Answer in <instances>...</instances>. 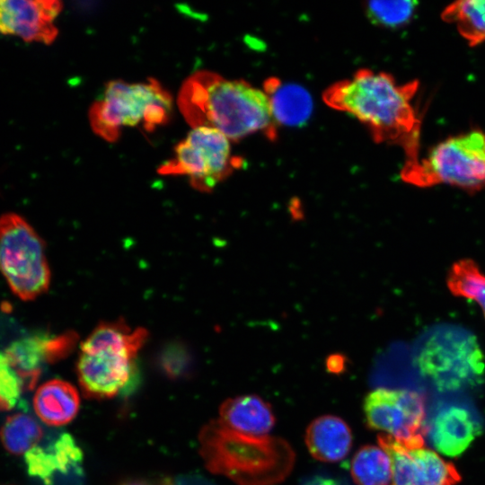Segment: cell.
<instances>
[{
    "mask_svg": "<svg viewBox=\"0 0 485 485\" xmlns=\"http://www.w3.org/2000/svg\"><path fill=\"white\" fill-rule=\"evenodd\" d=\"M419 84H397L390 74L360 69L329 86L322 98L366 125L376 143L400 146L409 166L419 160L421 119L412 103Z\"/></svg>",
    "mask_w": 485,
    "mask_h": 485,
    "instance_id": "cell-1",
    "label": "cell"
},
{
    "mask_svg": "<svg viewBox=\"0 0 485 485\" xmlns=\"http://www.w3.org/2000/svg\"><path fill=\"white\" fill-rule=\"evenodd\" d=\"M177 100L192 128L216 129L230 141L254 133H262L270 140L277 137L278 125L266 93L243 80L198 71L184 81Z\"/></svg>",
    "mask_w": 485,
    "mask_h": 485,
    "instance_id": "cell-2",
    "label": "cell"
},
{
    "mask_svg": "<svg viewBox=\"0 0 485 485\" xmlns=\"http://www.w3.org/2000/svg\"><path fill=\"white\" fill-rule=\"evenodd\" d=\"M200 454L207 468L238 485H275L291 472L295 453L284 439L234 432L217 419L199 434Z\"/></svg>",
    "mask_w": 485,
    "mask_h": 485,
    "instance_id": "cell-3",
    "label": "cell"
},
{
    "mask_svg": "<svg viewBox=\"0 0 485 485\" xmlns=\"http://www.w3.org/2000/svg\"><path fill=\"white\" fill-rule=\"evenodd\" d=\"M147 336L146 330L119 321L99 324L80 347L76 370L84 393L103 399L122 390Z\"/></svg>",
    "mask_w": 485,
    "mask_h": 485,
    "instance_id": "cell-4",
    "label": "cell"
},
{
    "mask_svg": "<svg viewBox=\"0 0 485 485\" xmlns=\"http://www.w3.org/2000/svg\"><path fill=\"white\" fill-rule=\"evenodd\" d=\"M172 111V97L155 79L142 83L110 81L91 106L90 125L96 135L116 141L127 127L152 131L166 124Z\"/></svg>",
    "mask_w": 485,
    "mask_h": 485,
    "instance_id": "cell-5",
    "label": "cell"
},
{
    "mask_svg": "<svg viewBox=\"0 0 485 485\" xmlns=\"http://www.w3.org/2000/svg\"><path fill=\"white\" fill-rule=\"evenodd\" d=\"M401 178L418 187L449 184L470 193L485 189V132L472 129L450 137L403 166Z\"/></svg>",
    "mask_w": 485,
    "mask_h": 485,
    "instance_id": "cell-6",
    "label": "cell"
},
{
    "mask_svg": "<svg viewBox=\"0 0 485 485\" xmlns=\"http://www.w3.org/2000/svg\"><path fill=\"white\" fill-rule=\"evenodd\" d=\"M0 273L13 294L22 301L44 294L50 283L42 239L14 213L0 216Z\"/></svg>",
    "mask_w": 485,
    "mask_h": 485,
    "instance_id": "cell-7",
    "label": "cell"
},
{
    "mask_svg": "<svg viewBox=\"0 0 485 485\" xmlns=\"http://www.w3.org/2000/svg\"><path fill=\"white\" fill-rule=\"evenodd\" d=\"M242 165V159L232 154L231 141L223 133L198 127L176 146L173 156L158 172L184 175L193 188L209 192Z\"/></svg>",
    "mask_w": 485,
    "mask_h": 485,
    "instance_id": "cell-8",
    "label": "cell"
},
{
    "mask_svg": "<svg viewBox=\"0 0 485 485\" xmlns=\"http://www.w3.org/2000/svg\"><path fill=\"white\" fill-rule=\"evenodd\" d=\"M425 398L410 390L377 388L364 400L366 424L412 447L424 446Z\"/></svg>",
    "mask_w": 485,
    "mask_h": 485,
    "instance_id": "cell-9",
    "label": "cell"
},
{
    "mask_svg": "<svg viewBox=\"0 0 485 485\" xmlns=\"http://www.w3.org/2000/svg\"><path fill=\"white\" fill-rule=\"evenodd\" d=\"M421 372L442 391L457 390L482 381V355L472 338H432L418 357Z\"/></svg>",
    "mask_w": 485,
    "mask_h": 485,
    "instance_id": "cell-10",
    "label": "cell"
},
{
    "mask_svg": "<svg viewBox=\"0 0 485 485\" xmlns=\"http://www.w3.org/2000/svg\"><path fill=\"white\" fill-rule=\"evenodd\" d=\"M377 441L391 460L392 485H456L461 481L452 463L424 446H409L383 433Z\"/></svg>",
    "mask_w": 485,
    "mask_h": 485,
    "instance_id": "cell-11",
    "label": "cell"
},
{
    "mask_svg": "<svg viewBox=\"0 0 485 485\" xmlns=\"http://www.w3.org/2000/svg\"><path fill=\"white\" fill-rule=\"evenodd\" d=\"M61 10L57 0H0V33L51 44L58 34L55 20Z\"/></svg>",
    "mask_w": 485,
    "mask_h": 485,
    "instance_id": "cell-12",
    "label": "cell"
},
{
    "mask_svg": "<svg viewBox=\"0 0 485 485\" xmlns=\"http://www.w3.org/2000/svg\"><path fill=\"white\" fill-rule=\"evenodd\" d=\"M481 426L470 410L451 405L441 409L425 426V436L441 454L457 456L481 434Z\"/></svg>",
    "mask_w": 485,
    "mask_h": 485,
    "instance_id": "cell-13",
    "label": "cell"
},
{
    "mask_svg": "<svg viewBox=\"0 0 485 485\" xmlns=\"http://www.w3.org/2000/svg\"><path fill=\"white\" fill-rule=\"evenodd\" d=\"M217 420L234 432L253 436H267L275 425L270 404L257 395L226 400L220 407Z\"/></svg>",
    "mask_w": 485,
    "mask_h": 485,
    "instance_id": "cell-14",
    "label": "cell"
},
{
    "mask_svg": "<svg viewBox=\"0 0 485 485\" xmlns=\"http://www.w3.org/2000/svg\"><path fill=\"white\" fill-rule=\"evenodd\" d=\"M28 472L48 484L57 472L66 473L77 467L83 453L67 433L60 434L48 445H36L24 454Z\"/></svg>",
    "mask_w": 485,
    "mask_h": 485,
    "instance_id": "cell-15",
    "label": "cell"
},
{
    "mask_svg": "<svg viewBox=\"0 0 485 485\" xmlns=\"http://www.w3.org/2000/svg\"><path fill=\"white\" fill-rule=\"evenodd\" d=\"M305 443L313 458L334 463L344 459L352 446V434L340 418L324 415L313 419L305 433Z\"/></svg>",
    "mask_w": 485,
    "mask_h": 485,
    "instance_id": "cell-16",
    "label": "cell"
},
{
    "mask_svg": "<svg viewBox=\"0 0 485 485\" xmlns=\"http://www.w3.org/2000/svg\"><path fill=\"white\" fill-rule=\"evenodd\" d=\"M266 93L277 125L297 127L304 125L313 111V99L302 86L269 78L264 83Z\"/></svg>",
    "mask_w": 485,
    "mask_h": 485,
    "instance_id": "cell-17",
    "label": "cell"
},
{
    "mask_svg": "<svg viewBox=\"0 0 485 485\" xmlns=\"http://www.w3.org/2000/svg\"><path fill=\"white\" fill-rule=\"evenodd\" d=\"M80 399L76 389L67 382L51 380L41 384L35 392L33 407L37 416L46 424L61 426L77 414Z\"/></svg>",
    "mask_w": 485,
    "mask_h": 485,
    "instance_id": "cell-18",
    "label": "cell"
},
{
    "mask_svg": "<svg viewBox=\"0 0 485 485\" xmlns=\"http://www.w3.org/2000/svg\"><path fill=\"white\" fill-rule=\"evenodd\" d=\"M444 22L455 25L459 34L474 47L485 42V0H461L441 13Z\"/></svg>",
    "mask_w": 485,
    "mask_h": 485,
    "instance_id": "cell-19",
    "label": "cell"
},
{
    "mask_svg": "<svg viewBox=\"0 0 485 485\" xmlns=\"http://www.w3.org/2000/svg\"><path fill=\"white\" fill-rule=\"evenodd\" d=\"M350 473L357 485H389L391 460L380 446L366 445L351 459Z\"/></svg>",
    "mask_w": 485,
    "mask_h": 485,
    "instance_id": "cell-20",
    "label": "cell"
},
{
    "mask_svg": "<svg viewBox=\"0 0 485 485\" xmlns=\"http://www.w3.org/2000/svg\"><path fill=\"white\" fill-rule=\"evenodd\" d=\"M43 430L38 421L26 413L10 416L0 430L4 448L13 454H25L38 445Z\"/></svg>",
    "mask_w": 485,
    "mask_h": 485,
    "instance_id": "cell-21",
    "label": "cell"
},
{
    "mask_svg": "<svg viewBox=\"0 0 485 485\" xmlns=\"http://www.w3.org/2000/svg\"><path fill=\"white\" fill-rule=\"evenodd\" d=\"M446 282L454 295L477 302L485 316V275L472 260H460L454 263Z\"/></svg>",
    "mask_w": 485,
    "mask_h": 485,
    "instance_id": "cell-22",
    "label": "cell"
},
{
    "mask_svg": "<svg viewBox=\"0 0 485 485\" xmlns=\"http://www.w3.org/2000/svg\"><path fill=\"white\" fill-rule=\"evenodd\" d=\"M417 5L415 1H371L366 5V13L373 23L395 29L412 19Z\"/></svg>",
    "mask_w": 485,
    "mask_h": 485,
    "instance_id": "cell-23",
    "label": "cell"
},
{
    "mask_svg": "<svg viewBox=\"0 0 485 485\" xmlns=\"http://www.w3.org/2000/svg\"><path fill=\"white\" fill-rule=\"evenodd\" d=\"M24 382L6 356L0 354V410H11L18 403Z\"/></svg>",
    "mask_w": 485,
    "mask_h": 485,
    "instance_id": "cell-24",
    "label": "cell"
},
{
    "mask_svg": "<svg viewBox=\"0 0 485 485\" xmlns=\"http://www.w3.org/2000/svg\"><path fill=\"white\" fill-rule=\"evenodd\" d=\"M327 369L332 373H340L345 367V358L340 354L331 355L326 361Z\"/></svg>",
    "mask_w": 485,
    "mask_h": 485,
    "instance_id": "cell-25",
    "label": "cell"
},
{
    "mask_svg": "<svg viewBox=\"0 0 485 485\" xmlns=\"http://www.w3.org/2000/svg\"><path fill=\"white\" fill-rule=\"evenodd\" d=\"M173 485H210V483L200 476L189 475L180 478Z\"/></svg>",
    "mask_w": 485,
    "mask_h": 485,
    "instance_id": "cell-26",
    "label": "cell"
},
{
    "mask_svg": "<svg viewBox=\"0 0 485 485\" xmlns=\"http://www.w3.org/2000/svg\"><path fill=\"white\" fill-rule=\"evenodd\" d=\"M304 485H339L338 482L330 478L324 477H313L312 480L307 481Z\"/></svg>",
    "mask_w": 485,
    "mask_h": 485,
    "instance_id": "cell-27",
    "label": "cell"
},
{
    "mask_svg": "<svg viewBox=\"0 0 485 485\" xmlns=\"http://www.w3.org/2000/svg\"><path fill=\"white\" fill-rule=\"evenodd\" d=\"M123 485H173V483L170 481H162L158 483H149L146 481H128L124 483Z\"/></svg>",
    "mask_w": 485,
    "mask_h": 485,
    "instance_id": "cell-28",
    "label": "cell"
}]
</instances>
